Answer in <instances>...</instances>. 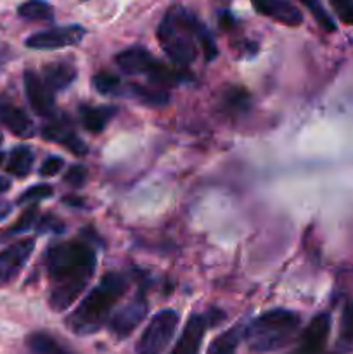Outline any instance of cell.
Listing matches in <instances>:
<instances>
[{
    "label": "cell",
    "instance_id": "cell-16",
    "mask_svg": "<svg viewBox=\"0 0 353 354\" xmlns=\"http://www.w3.org/2000/svg\"><path fill=\"white\" fill-rule=\"evenodd\" d=\"M76 68L69 62H52L44 68V82L52 92H61V90L68 88L73 85L76 80Z\"/></svg>",
    "mask_w": 353,
    "mask_h": 354
},
{
    "label": "cell",
    "instance_id": "cell-27",
    "mask_svg": "<svg viewBox=\"0 0 353 354\" xmlns=\"http://www.w3.org/2000/svg\"><path fill=\"white\" fill-rule=\"evenodd\" d=\"M64 182L68 183V185H71L73 189H80V187H83V183L87 182L85 166H82V165L71 166V168L66 171Z\"/></svg>",
    "mask_w": 353,
    "mask_h": 354
},
{
    "label": "cell",
    "instance_id": "cell-23",
    "mask_svg": "<svg viewBox=\"0 0 353 354\" xmlns=\"http://www.w3.org/2000/svg\"><path fill=\"white\" fill-rule=\"evenodd\" d=\"M130 93L147 106H165L168 102V93L165 90L147 88L144 85H132Z\"/></svg>",
    "mask_w": 353,
    "mask_h": 354
},
{
    "label": "cell",
    "instance_id": "cell-9",
    "mask_svg": "<svg viewBox=\"0 0 353 354\" xmlns=\"http://www.w3.org/2000/svg\"><path fill=\"white\" fill-rule=\"evenodd\" d=\"M147 315V301L144 294H138L128 304H125L109 322V328L118 339H127L141 325Z\"/></svg>",
    "mask_w": 353,
    "mask_h": 354
},
{
    "label": "cell",
    "instance_id": "cell-14",
    "mask_svg": "<svg viewBox=\"0 0 353 354\" xmlns=\"http://www.w3.org/2000/svg\"><path fill=\"white\" fill-rule=\"evenodd\" d=\"M255 9L263 16H269L286 26H298L303 23L300 9L289 0H251Z\"/></svg>",
    "mask_w": 353,
    "mask_h": 354
},
{
    "label": "cell",
    "instance_id": "cell-35",
    "mask_svg": "<svg viewBox=\"0 0 353 354\" xmlns=\"http://www.w3.org/2000/svg\"><path fill=\"white\" fill-rule=\"evenodd\" d=\"M2 159H3V154H2V152H0V162H2Z\"/></svg>",
    "mask_w": 353,
    "mask_h": 354
},
{
    "label": "cell",
    "instance_id": "cell-36",
    "mask_svg": "<svg viewBox=\"0 0 353 354\" xmlns=\"http://www.w3.org/2000/svg\"><path fill=\"white\" fill-rule=\"evenodd\" d=\"M2 140H3V138H2V133H0V145H2Z\"/></svg>",
    "mask_w": 353,
    "mask_h": 354
},
{
    "label": "cell",
    "instance_id": "cell-22",
    "mask_svg": "<svg viewBox=\"0 0 353 354\" xmlns=\"http://www.w3.org/2000/svg\"><path fill=\"white\" fill-rule=\"evenodd\" d=\"M37 221H38V207L33 204V206L28 207V209L21 214V218L12 225V227L6 228V230L0 234V242L7 241V239L14 237V235L17 234H23V232L30 230Z\"/></svg>",
    "mask_w": 353,
    "mask_h": 354
},
{
    "label": "cell",
    "instance_id": "cell-13",
    "mask_svg": "<svg viewBox=\"0 0 353 354\" xmlns=\"http://www.w3.org/2000/svg\"><path fill=\"white\" fill-rule=\"evenodd\" d=\"M0 123L19 138H30L35 133V124L31 118L21 107L10 102L7 97H0Z\"/></svg>",
    "mask_w": 353,
    "mask_h": 354
},
{
    "label": "cell",
    "instance_id": "cell-11",
    "mask_svg": "<svg viewBox=\"0 0 353 354\" xmlns=\"http://www.w3.org/2000/svg\"><path fill=\"white\" fill-rule=\"evenodd\" d=\"M42 137L48 142H54V144L64 145L66 149H69L76 156L87 154V145L76 135L75 128L71 127V123L66 118H52V121H48L44 130H42Z\"/></svg>",
    "mask_w": 353,
    "mask_h": 354
},
{
    "label": "cell",
    "instance_id": "cell-4",
    "mask_svg": "<svg viewBox=\"0 0 353 354\" xmlns=\"http://www.w3.org/2000/svg\"><path fill=\"white\" fill-rule=\"evenodd\" d=\"M300 325V315L294 311L270 310L249 324L244 330V339L253 351H277L293 341Z\"/></svg>",
    "mask_w": 353,
    "mask_h": 354
},
{
    "label": "cell",
    "instance_id": "cell-34",
    "mask_svg": "<svg viewBox=\"0 0 353 354\" xmlns=\"http://www.w3.org/2000/svg\"><path fill=\"white\" fill-rule=\"evenodd\" d=\"M9 189H10V180L7 178V176L0 175V194L7 192Z\"/></svg>",
    "mask_w": 353,
    "mask_h": 354
},
{
    "label": "cell",
    "instance_id": "cell-5",
    "mask_svg": "<svg viewBox=\"0 0 353 354\" xmlns=\"http://www.w3.org/2000/svg\"><path fill=\"white\" fill-rule=\"evenodd\" d=\"M179 320V313L173 310H163L156 313L135 346L137 354H163L175 335Z\"/></svg>",
    "mask_w": 353,
    "mask_h": 354
},
{
    "label": "cell",
    "instance_id": "cell-24",
    "mask_svg": "<svg viewBox=\"0 0 353 354\" xmlns=\"http://www.w3.org/2000/svg\"><path fill=\"white\" fill-rule=\"evenodd\" d=\"M93 86L99 93L102 95H113V93L120 92L121 90V82L118 76L111 75V73H97L92 78Z\"/></svg>",
    "mask_w": 353,
    "mask_h": 354
},
{
    "label": "cell",
    "instance_id": "cell-6",
    "mask_svg": "<svg viewBox=\"0 0 353 354\" xmlns=\"http://www.w3.org/2000/svg\"><path fill=\"white\" fill-rule=\"evenodd\" d=\"M220 311H211L208 315H192L187 320L182 335L176 341L172 354H199L201 342H203L206 328L210 325L218 324L221 320Z\"/></svg>",
    "mask_w": 353,
    "mask_h": 354
},
{
    "label": "cell",
    "instance_id": "cell-19",
    "mask_svg": "<svg viewBox=\"0 0 353 354\" xmlns=\"http://www.w3.org/2000/svg\"><path fill=\"white\" fill-rule=\"evenodd\" d=\"M28 348L31 349L35 354H75L69 351L68 348L61 344L59 341H55L54 337H51L48 334H31L28 337Z\"/></svg>",
    "mask_w": 353,
    "mask_h": 354
},
{
    "label": "cell",
    "instance_id": "cell-17",
    "mask_svg": "<svg viewBox=\"0 0 353 354\" xmlns=\"http://www.w3.org/2000/svg\"><path fill=\"white\" fill-rule=\"evenodd\" d=\"M82 114V123L92 133H100L104 128L107 127V123L111 121V118L116 114V107L113 106H83L80 109Z\"/></svg>",
    "mask_w": 353,
    "mask_h": 354
},
{
    "label": "cell",
    "instance_id": "cell-30",
    "mask_svg": "<svg viewBox=\"0 0 353 354\" xmlns=\"http://www.w3.org/2000/svg\"><path fill=\"white\" fill-rule=\"evenodd\" d=\"M37 228L40 232H52V234H62L64 232V223H62L59 218L52 216V214H47V216L40 218L37 221Z\"/></svg>",
    "mask_w": 353,
    "mask_h": 354
},
{
    "label": "cell",
    "instance_id": "cell-31",
    "mask_svg": "<svg viewBox=\"0 0 353 354\" xmlns=\"http://www.w3.org/2000/svg\"><path fill=\"white\" fill-rule=\"evenodd\" d=\"M341 339L345 342H353V304H350L343 315Z\"/></svg>",
    "mask_w": 353,
    "mask_h": 354
},
{
    "label": "cell",
    "instance_id": "cell-28",
    "mask_svg": "<svg viewBox=\"0 0 353 354\" xmlns=\"http://www.w3.org/2000/svg\"><path fill=\"white\" fill-rule=\"evenodd\" d=\"M332 9L345 24H353V0H331Z\"/></svg>",
    "mask_w": 353,
    "mask_h": 354
},
{
    "label": "cell",
    "instance_id": "cell-33",
    "mask_svg": "<svg viewBox=\"0 0 353 354\" xmlns=\"http://www.w3.org/2000/svg\"><path fill=\"white\" fill-rule=\"evenodd\" d=\"M10 211H12V207H10V204L0 203V221L6 220V218L10 214Z\"/></svg>",
    "mask_w": 353,
    "mask_h": 354
},
{
    "label": "cell",
    "instance_id": "cell-3",
    "mask_svg": "<svg viewBox=\"0 0 353 354\" xmlns=\"http://www.w3.org/2000/svg\"><path fill=\"white\" fill-rule=\"evenodd\" d=\"M128 280L121 273L111 272L100 279V282L90 290L89 296L69 315V330L78 335H90L106 325L114 304L125 296Z\"/></svg>",
    "mask_w": 353,
    "mask_h": 354
},
{
    "label": "cell",
    "instance_id": "cell-10",
    "mask_svg": "<svg viewBox=\"0 0 353 354\" xmlns=\"http://www.w3.org/2000/svg\"><path fill=\"white\" fill-rule=\"evenodd\" d=\"M23 83H24V92H26L28 102L33 107V111L40 116L51 118L54 116L55 109V100H54V92L45 85L44 78L37 75L31 69H26L23 75Z\"/></svg>",
    "mask_w": 353,
    "mask_h": 354
},
{
    "label": "cell",
    "instance_id": "cell-12",
    "mask_svg": "<svg viewBox=\"0 0 353 354\" xmlns=\"http://www.w3.org/2000/svg\"><path fill=\"white\" fill-rule=\"evenodd\" d=\"M329 330H331V317L325 313L315 317L301 334L298 349L291 354H320L329 337Z\"/></svg>",
    "mask_w": 353,
    "mask_h": 354
},
{
    "label": "cell",
    "instance_id": "cell-21",
    "mask_svg": "<svg viewBox=\"0 0 353 354\" xmlns=\"http://www.w3.org/2000/svg\"><path fill=\"white\" fill-rule=\"evenodd\" d=\"M17 14L28 21H48L54 16V9L44 0H28L21 3Z\"/></svg>",
    "mask_w": 353,
    "mask_h": 354
},
{
    "label": "cell",
    "instance_id": "cell-20",
    "mask_svg": "<svg viewBox=\"0 0 353 354\" xmlns=\"http://www.w3.org/2000/svg\"><path fill=\"white\" fill-rule=\"evenodd\" d=\"M241 341L239 328H228L224 334L218 335L208 348V354H235Z\"/></svg>",
    "mask_w": 353,
    "mask_h": 354
},
{
    "label": "cell",
    "instance_id": "cell-29",
    "mask_svg": "<svg viewBox=\"0 0 353 354\" xmlns=\"http://www.w3.org/2000/svg\"><path fill=\"white\" fill-rule=\"evenodd\" d=\"M62 166H64V159L59 158V156H52V158H47L44 162H42L38 173H40V176L48 178V176L57 175V173L62 169Z\"/></svg>",
    "mask_w": 353,
    "mask_h": 354
},
{
    "label": "cell",
    "instance_id": "cell-7",
    "mask_svg": "<svg viewBox=\"0 0 353 354\" xmlns=\"http://www.w3.org/2000/svg\"><path fill=\"white\" fill-rule=\"evenodd\" d=\"M83 37H85V30L80 24L52 28V30L31 35L26 40V47L35 48V50H55V48L78 45Z\"/></svg>",
    "mask_w": 353,
    "mask_h": 354
},
{
    "label": "cell",
    "instance_id": "cell-8",
    "mask_svg": "<svg viewBox=\"0 0 353 354\" xmlns=\"http://www.w3.org/2000/svg\"><path fill=\"white\" fill-rule=\"evenodd\" d=\"M35 249V239H23L0 252V287L12 283L24 268Z\"/></svg>",
    "mask_w": 353,
    "mask_h": 354
},
{
    "label": "cell",
    "instance_id": "cell-15",
    "mask_svg": "<svg viewBox=\"0 0 353 354\" xmlns=\"http://www.w3.org/2000/svg\"><path fill=\"white\" fill-rule=\"evenodd\" d=\"M156 57H152L144 47H130L116 55V64L125 75H147Z\"/></svg>",
    "mask_w": 353,
    "mask_h": 354
},
{
    "label": "cell",
    "instance_id": "cell-26",
    "mask_svg": "<svg viewBox=\"0 0 353 354\" xmlns=\"http://www.w3.org/2000/svg\"><path fill=\"white\" fill-rule=\"evenodd\" d=\"M52 194H54V189H52L51 185L30 187V189L24 190V192L21 194L19 199H17V204H33L37 203V201L47 199Z\"/></svg>",
    "mask_w": 353,
    "mask_h": 354
},
{
    "label": "cell",
    "instance_id": "cell-32",
    "mask_svg": "<svg viewBox=\"0 0 353 354\" xmlns=\"http://www.w3.org/2000/svg\"><path fill=\"white\" fill-rule=\"evenodd\" d=\"M246 99H248V92L232 88L230 92L227 93V106H230L232 109H244Z\"/></svg>",
    "mask_w": 353,
    "mask_h": 354
},
{
    "label": "cell",
    "instance_id": "cell-2",
    "mask_svg": "<svg viewBox=\"0 0 353 354\" xmlns=\"http://www.w3.org/2000/svg\"><path fill=\"white\" fill-rule=\"evenodd\" d=\"M158 40L163 50L179 66H187L196 59L197 44L203 47L208 61L218 55L213 37L192 12L183 7H172L158 28Z\"/></svg>",
    "mask_w": 353,
    "mask_h": 354
},
{
    "label": "cell",
    "instance_id": "cell-25",
    "mask_svg": "<svg viewBox=\"0 0 353 354\" xmlns=\"http://www.w3.org/2000/svg\"><path fill=\"white\" fill-rule=\"evenodd\" d=\"M305 7L311 12V16L317 19V23L324 28L325 31H334L336 30V24L332 21V17L329 16L327 10L324 9V6L320 3V0H300Z\"/></svg>",
    "mask_w": 353,
    "mask_h": 354
},
{
    "label": "cell",
    "instance_id": "cell-37",
    "mask_svg": "<svg viewBox=\"0 0 353 354\" xmlns=\"http://www.w3.org/2000/svg\"><path fill=\"white\" fill-rule=\"evenodd\" d=\"M0 66H2V59H0Z\"/></svg>",
    "mask_w": 353,
    "mask_h": 354
},
{
    "label": "cell",
    "instance_id": "cell-1",
    "mask_svg": "<svg viewBox=\"0 0 353 354\" xmlns=\"http://www.w3.org/2000/svg\"><path fill=\"white\" fill-rule=\"evenodd\" d=\"M45 266L52 283L48 304L54 311H66L96 273V249L80 239L59 242L45 252Z\"/></svg>",
    "mask_w": 353,
    "mask_h": 354
},
{
    "label": "cell",
    "instance_id": "cell-18",
    "mask_svg": "<svg viewBox=\"0 0 353 354\" xmlns=\"http://www.w3.org/2000/svg\"><path fill=\"white\" fill-rule=\"evenodd\" d=\"M35 156L33 151L26 145H17L9 156V161H7V171L10 175L17 176V178H24V176L30 175L31 168H33Z\"/></svg>",
    "mask_w": 353,
    "mask_h": 354
}]
</instances>
